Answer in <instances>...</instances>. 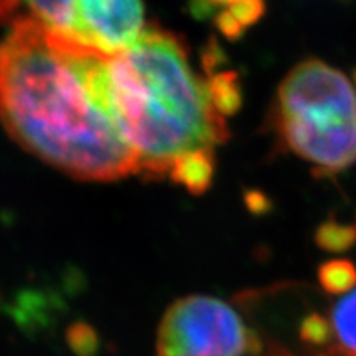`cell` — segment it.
I'll return each instance as SVG.
<instances>
[{"mask_svg": "<svg viewBox=\"0 0 356 356\" xmlns=\"http://www.w3.org/2000/svg\"><path fill=\"white\" fill-rule=\"evenodd\" d=\"M111 58L19 22L0 42V122L17 144L79 180L137 173Z\"/></svg>", "mask_w": 356, "mask_h": 356, "instance_id": "6da1fadb", "label": "cell"}, {"mask_svg": "<svg viewBox=\"0 0 356 356\" xmlns=\"http://www.w3.org/2000/svg\"><path fill=\"white\" fill-rule=\"evenodd\" d=\"M333 333L335 332H333L330 320L322 317L320 314L307 315V317L300 322L299 335L304 343L315 346L327 345L328 341L332 340Z\"/></svg>", "mask_w": 356, "mask_h": 356, "instance_id": "30bf717a", "label": "cell"}, {"mask_svg": "<svg viewBox=\"0 0 356 356\" xmlns=\"http://www.w3.org/2000/svg\"><path fill=\"white\" fill-rule=\"evenodd\" d=\"M66 341L74 356H96L99 351L97 333L86 323L71 325L66 332Z\"/></svg>", "mask_w": 356, "mask_h": 356, "instance_id": "9c48e42d", "label": "cell"}, {"mask_svg": "<svg viewBox=\"0 0 356 356\" xmlns=\"http://www.w3.org/2000/svg\"><path fill=\"white\" fill-rule=\"evenodd\" d=\"M318 282L332 296H346L356 287V266L348 259H332L318 269Z\"/></svg>", "mask_w": 356, "mask_h": 356, "instance_id": "8992f818", "label": "cell"}, {"mask_svg": "<svg viewBox=\"0 0 356 356\" xmlns=\"http://www.w3.org/2000/svg\"><path fill=\"white\" fill-rule=\"evenodd\" d=\"M111 71L137 172L167 177L195 195L208 190L228 115L241 106L236 73L202 74L184 40L157 25H145L111 58Z\"/></svg>", "mask_w": 356, "mask_h": 356, "instance_id": "7a4b0ae2", "label": "cell"}, {"mask_svg": "<svg viewBox=\"0 0 356 356\" xmlns=\"http://www.w3.org/2000/svg\"><path fill=\"white\" fill-rule=\"evenodd\" d=\"M32 22L84 47L119 55L139 38L142 0H0V24Z\"/></svg>", "mask_w": 356, "mask_h": 356, "instance_id": "277c9868", "label": "cell"}, {"mask_svg": "<svg viewBox=\"0 0 356 356\" xmlns=\"http://www.w3.org/2000/svg\"><path fill=\"white\" fill-rule=\"evenodd\" d=\"M155 348L157 356H244L259 341L228 302L186 296L163 314Z\"/></svg>", "mask_w": 356, "mask_h": 356, "instance_id": "5b68a950", "label": "cell"}, {"mask_svg": "<svg viewBox=\"0 0 356 356\" xmlns=\"http://www.w3.org/2000/svg\"><path fill=\"white\" fill-rule=\"evenodd\" d=\"M238 0H191V12L198 19H207V17H215L220 12L228 10Z\"/></svg>", "mask_w": 356, "mask_h": 356, "instance_id": "8fae6325", "label": "cell"}, {"mask_svg": "<svg viewBox=\"0 0 356 356\" xmlns=\"http://www.w3.org/2000/svg\"><path fill=\"white\" fill-rule=\"evenodd\" d=\"M330 322L340 343L356 353V291L346 293L337 302Z\"/></svg>", "mask_w": 356, "mask_h": 356, "instance_id": "ba28073f", "label": "cell"}, {"mask_svg": "<svg viewBox=\"0 0 356 356\" xmlns=\"http://www.w3.org/2000/svg\"><path fill=\"white\" fill-rule=\"evenodd\" d=\"M315 243L328 252H346L356 244V222H341L328 218L315 231Z\"/></svg>", "mask_w": 356, "mask_h": 356, "instance_id": "52a82bcc", "label": "cell"}, {"mask_svg": "<svg viewBox=\"0 0 356 356\" xmlns=\"http://www.w3.org/2000/svg\"><path fill=\"white\" fill-rule=\"evenodd\" d=\"M270 122L279 144L315 172L332 175L356 163V89L322 60L310 58L289 71Z\"/></svg>", "mask_w": 356, "mask_h": 356, "instance_id": "3957f363", "label": "cell"}]
</instances>
